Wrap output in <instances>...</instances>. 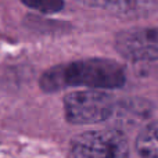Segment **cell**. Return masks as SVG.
Returning <instances> with one entry per match:
<instances>
[{
    "label": "cell",
    "instance_id": "cell-1",
    "mask_svg": "<svg viewBox=\"0 0 158 158\" xmlns=\"http://www.w3.org/2000/svg\"><path fill=\"white\" fill-rule=\"evenodd\" d=\"M126 81L123 68L108 58H86L47 69L40 78L44 92H57L68 86L90 89H118Z\"/></svg>",
    "mask_w": 158,
    "mask_h": 158
},
{
    "label": "cell",
    "instance_id": "cell-2",
    "mask_svg": "<svg viewBox=\"0 0 158 158\" xmlns=\"http://www.w3.org/2000/svg\"><path fill=\"white\" fill-rule=\"evenodd\" d=\"M129 144L123 133L115 129L90 131L72 140L68 158H128Z\"/></svg>",
    "mask_w": 158,
    "mask_h": 158
},
{
    "label": "cell",
    "instance_id": "cell-4",
    "mask_svg": "<svg viewBox=\"0 0 158 158\" xmlns=\"http://www.w3.org/2000/svg\"><path fill=\"white\" fill-rule=\"evenodd\" d=\"M115 49L131 61L158 60V27H136L119 32Z\"/></svg>",
    "mask_w": 158,
    "mask_h": 158
},
{
    "label": "cell",
    "instance_id": "cell-7",
    "mask_svg": "<svg viewBox=\"0 0 158 158\" xmlns=\"http://www.w3.org/2000/svg\"><path fill=\"white\" fill-rule=\"evenodd\" d=\"M27 7L38 10L44 14H54L63 10L64 0H21Z\"/></svg>",
    "mask_w": 158,
    "mask_h": 158
},
{
    "label": "cell",
    "instance_id": "cell-6",
    "mask_svg": "<svg viewBox=\"0 0 158 158\" xmlns=\"http://www.w3.org/2000/svg\"><path fill=\"white\" fill-rule=\"evenodd\" d=\"M136 150L142 158H158V121L142 129L136 139Z\"/></svg>",
    "mask_w": 158,
    "mask_h": 158
},
{
    "label": "cell",
    "instance_id": "cell-3",
    "mask_svg": "<svg viewBox=\"0 0 158 158\" xmlns=\"http://www.w3.org/2000/svg\"><path fill=\"white\" fill-rule=\"evenodd\" d=\"M65 117L71 123L87 125L108 119L114 111V100L106 92L87 89L72 92L64 98Z\"/></svg>",
    "mask_w": 158,
    "mask_h": 158
},
{
    "label": "cell",
    "instance_id": "cell-5",
    "mask_svg": "<svg viewBox=\"0 0 158 158\" xmlns=\"http://www.w3.org/2000/svg\"><path fill=\"white\" fill-rule=\"evenodd\" d=\"M85 4L103 7L122 18H140L157 11L158 0H81Z\"/></svg>",
    "mask_w": 158,
    "mask_h": 158
}]
</instances>
